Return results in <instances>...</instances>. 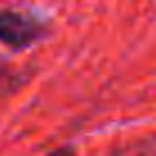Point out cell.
Instances as JSON below:
<instances>
[{
    "label": "cell",
    "instance_id": "cell-1",
    "mask_svg": "<svg viewBox=\"0 0 156 156\" xmlns=\"http://www.w3.org/2000/svg\"><path fill=\"white\" fill-rule=\"evenodd\" d=\"M45 34V30L34 18L18 12H0V41L9 48H27Z\"/></svg>",
    "mask_w": 156,
    "mask_h": 156
},
{
    "label": "cell",
    "instance_id": "cell-2",
    "mask_svg": "<svg viewBox=\"0 0 156 156\" xmlns=\"http://www.w3.org/2000/svg\"><path fill=\"white\" fill-rule=\"evenodd\" d=\"M48 156H75V154H73V149H68V147H59V149H52Z\"/></svg>",
    "mask_w": 156,
    "mask_h": 156
}]
</instances>
